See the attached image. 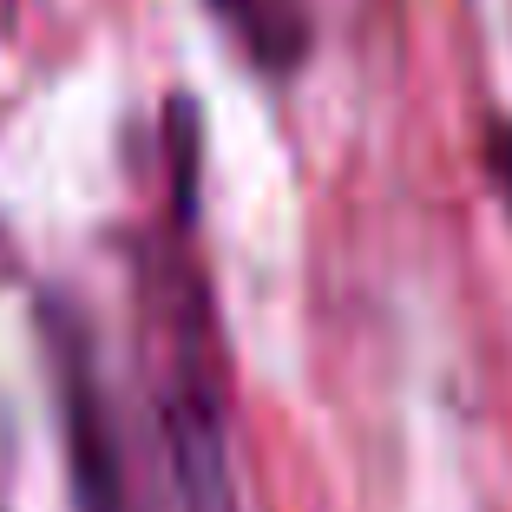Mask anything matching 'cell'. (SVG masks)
Segmentation results:
<instances>
[{
	"label": "cell",
	"instance_id": "obj_1",
	"mask_svg": "<svg viewBox=\"0 0 512 512\" xmlns=\"http://www.w3.org/2000/svg\"><path fill=\"white\" fill-rule=\"evenodd\" d=\"M493 171H499V184H506V197H512V125L493 138Z\"/></svg>",
	"mask_w": 512,
	"mask_h": 512
}]
</instances>
